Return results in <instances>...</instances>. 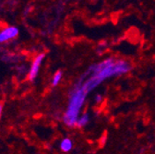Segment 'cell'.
Returning <instances> with one entry per match:
<instances>
[{
  "mask_svg": "<svg viewBox=\"0 0 155 154\" xmlns=\"http://www.w3.org/2000/svg\"><path fill=\"white\" fill-rule=\"evenodd\" d=\"M131 69V65L126 60H115L114 58H107L99 64L92 65L88 69V72L103 82L108 78L119 76L127 73Z\"/></svg>",
  "mask_w": 155,
  "mask_h": 154,
  "instance_id": "1",
  "label": "cell"
},
{
  "mask_svg": "<svg viewBox=\"0 0 155 154\" xmlns=\"http://www.w3.org/2000/svg\"><path fill=\"white\" fill-rule=\"evenodd\" d=\"M87 94L88 93L82 88L81 83L79 81L70 94L69 104L64 116V122L67 126H74L77 125L80 111L84 104Z\"/></svg>",
  "mask_w": 155,
  "mask_h": 154,
  "instance_id": "2",
  "label": "cell"
},
{
  "mask_svg": "<svg viewBox=\"0 0 155 154\" xmlns=\"http://www.w3.org/2000/svg\"><path fill=\"white\" fill-rule=\"evenodd\" d=\"M18 30L16 27H8L5 29L3 31L0 32V43L12 39V38L18 35Z\"/></svg>",
  "mask_w": 155,
  "mask_h": 154,
  "instance_id": "3",
  "label": "cell"
},
{
  "mask_svg": "<svg viewBox=\"0 0 155 154\" xmlns=\"http://www.w3.org/2000/svg\"><path fill=\"white\" fill-rule=\"evenodd\" d=\"M44 57H45V54H39L36 57V58H35V60H34V62L32 64V67L31 68L30 74H29V79H30V80H33L35 79V77L37 76L38 71H39V68H40V65H41V63H42V61L44 59Z\"/></svg>",
  "mask_w": 155,
  "mask_h": 154,
  "instance_id": "4",
  "label": "cell"
},
{
  "mask_svg": "<svg viewBox=\"0 0 155 154\" xmlns=\"http://www.w3.org/2000/svg\"><path fill=\"white\" fill-rule=\"evenodd\" d=\"M72 146H73V143L72 141L69 139H64L62 141H61V144H60V148L63 151L65 152H68L71 150L72 149Z\"/></svg>",
  "mask_w": 155,
  "mask_h": 154,
  "instance_id": "5",
  "label": "cell"
},
{
  "mask_svg": "<svg viewBox=\"0 0 155 154\" xmlns=\"http://www.w3.org/2000/svg\"><path fill=\"white\" fill-rule=\"evenodd\" d=\"M89 121V116H88V114L87 113H84L83 115H81V117H79V119H78L77 121V125L79 127H81V126H84L85 125H87Z\"/></svg>",
  "mask_w": 155,
  "mask_h": 154,
  "instance_id": "6",
  "label": "cell"
},
{
  "mask_svg": "<svg viewBox=\"0 0 155 154\" xmlns=\"http://www.w3.org/2000/svg\"><path fill=\"white\" fill-rule=\"evenodd\" d=\"M62 78V72L61 71H57L54 76V79H53V86H56L58 83H59L60 80Z\"/></svg>",
  "mask_w": 155,
  "mask_h": 154,
  "instance_id": "7",
  "label": "cell"
},
{
  "mask_svg": "<svg viewBox=\"0 0 155 154\" xmlns=\"http://www.w3.org/2000/svg\"><path fill=\"white\" fill-rule=\"evenodd\" d=\"M102 100H103V97L101 95H97L96 97H95V101L97 102V103H100V102H102Z\"/></svg>",
  "mask_w": 155,
  "mask_h": 154,
  "instance_id": "8",
  "label": "cell"
},
{
  "mask_svg": "<svg viewBox=\"0 0 155 154\" xmlns=\"http://www.w3.org/2000/svg\"><path fill=\"white\" fill-rule=\"evenodd\" d=\"M1 113H2V104H0V118H1Z\"/></svg>",
  "mask_w": 155,
  "mask_h": 154,
  "instance_id": "9",
  "label": "cell"
}]
</instances>
